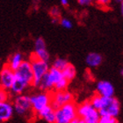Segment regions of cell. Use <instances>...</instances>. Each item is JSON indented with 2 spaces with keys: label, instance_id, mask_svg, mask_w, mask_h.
Instances as JSON below:
<instances>
[{
  "label": "cell",
  "instance_id": "cell-1",
  "mask_svg": "<svg viewBox=\"0 0 123 123\" xmlns=\"http://www.w3.org/2000/svg\"><path fill=\"white\" fill-rule=\"evenodd\" d=\"M14 81L10 88V94L13 96L24 94L30 86L33 79L32 66L29 60H24L18 69L14 71Z\"/></svg>",
  "mask_w": 123,
  "mask_h": 123
},
{
  "label": "cell",
  "instance_id": "cell-2",
  "mask_svg": "<svg viewBox=\"0 0 123 123\" xmlns=\"http://www.w3.org/2000/svg\"><path fill=\"white\" fill-rule=\"evenodd\" d=\"M13 98V110L17 114L24 116L27 119L33 118L35 115L32 109L30 102V96L27 94H20L14 96Z\"/></svg>",
  "mask_w": 123,
  "mask_h": 123
},
{
  "label": "cell",
  "instance_id": "cell-3",
  "mask_svg": "<svg viewBox=\"0 0 123 123\" xmlns=\"http://www.w3.org/2000/svg\"><path fill=\"white\" fill-rule=\"evenodd\" d=\"M121 113V102L115 97L104 98L102 97L101 107L98 110L100 117L108 116L117 118Z\"/></svg>",
  "mask_w": 123,
  "mask_h": 123
},
{
  "label": "cell",
  "instance_id": "cell-4",
  "mask_svg": "<svg viewBox=\"0 0 123 123\" xmlns=\"http://www.w3.org/2000/svg\"><path fill=\"white\" fill-rule=\"evenodd\" d=\"M29 61L31 62V66H32V70H33V75L32 86L34 88H38L39 84L41 82V78L43 77V76L46 74L47 72L49 71L50 67L49 65V62H43L41 61V60L38 59V58H36L33 55V54L31 55Z\"/></svg>",
  "mask_w": 123,
  "mask_h": 123
},
{
  "label": "cell",
  "instance_id": "cell-5",
  "mask_svg": "<svg viewBox=\"0 0 123 123\" xmlns=\"http://www.w3.org/2000/svg\"><path fill=\"white\" fill-rule=\"evenodd\" d=\"M77 117L81 118L85 123H98L100 115L98 111L96 110L91 103L85 101L77 106Z\"/></svg>",
  "mask_w": 123,
  "mask_h": 123
},
{
  "label": "cell",
  "instance_id": "cell-6",
  "mask_svg": "<svg viewBox=\"0 0 123 123\" xmlns=\"http://www.w3.org/2000/svg\"><path fill=\"white\" fill-rule=\"evenodd\" d=\"M77 105L73 101L65 104L58 109L55 110V123H69L77 116Z\"/></svg>",
  "mask_w": 123,
  "mask_h": 123
},
{
  "label": "cell",
  "instance_id": "cell-7",
  "mask_svg": "<svg viewBox=\"0 0 123 123\" xmlns=\"http://www.w3.org/2000/svg\"><path fill=\"white\" fill-rule=\"evenodd\" d=\"M51 92H36L30 96V102L33 113H37L39 111L50 105Z\"/></svg>",
  "mask_w": 123,
  "mask_h": 123
},
{
  "label": "cell",
  "instance_id": "cell-8",
  "mask_svg": "<svg viewBox=\"0 0 123 123\" xmlns=\"http://www.w3.org/2000/svg\"><path fill=\"white\" fill-rule=\"evenodd\" d=\"M74 101V96L69 91H54L51 92L50 105L55 110L58 109L65 104Z\"/></svg>",
  "mask_w": 123,
  "mask_h": 123
},
{
  "label": "cell",
  "instance_id": "cell-9",
  "mask_svg": "<svg viewBox=\"0 0 123 123\" xmlns=\"http://www.w3.org/2000/svg\"><path fill=\"white\" fill-rule=\"evenodd\" d=\"M14 71L5 64L0 69V87L9 91L14 81Z\"/></svg>",
  "mask_w": 123,
  "mask_h": 123
},
{
  "label": "cell",
  "instance_id": "cell-10",
  "mask_svg": "<svg viewBox=\"0 0 123 123\" xmlns=\"http://www.w3.org/2000/svg\"><path fill=\"white\" fill-rule=\"evenodd\" d=\"M96 92L97 94L100 97L111 98L114 97V86L112 85V83L106 80H100L96 85Z\"/></svg>",
  "mask_w": 123,
  "mask_h": 123
},
{
  "label": "cell",
  "instance_id": "cell-11",
  "mask_svg": "<svg viewBox=\"0 0 123 123\" xmlns=\"http://www.w3.org/2000/svg\"><path fill=\"white\" fill-rule=\"evenodd\" d=\"M14 110H13L12 103L10 101L0 102V121L5 122L8 121L13 116Z\"/></svg>",
  "mask_w": 123,
  "mask_h": 123
},
{
  "label": "cell",
  "instance_id": "cell-12",
  "mask_svg": "<svg viewBox=\"0 0 123 123\" xmlns=\"http://www.w3.org/2000/svg\"><path fill=\"white\" fill-rule=\"evenodd\" d=\"M40 119H43L44 121H46L48 123H55V109L49 105L41 111H39L38 113H35Z\"/></svg>",
  "mask_w": 123,
  "mask_h": 123
},
{
  "label": "cell",
  "instance_id": "cell-13",
  "mask_svg": "<svg viewBox=\"0 0 123 123\" xmlns=\"http://www.w3.org/2000/svg\"><path fill=\"white\" fill-rule=\"evenodd\" d=\"M102 55L97 52H91L85 58V62L87 64V66L90 68H97L102 63Z\"/></svg>",
  "mask_w": 123,
  "mask_h": 123
},
{
  "label": "cell",
  "instance_id": "cell-14",
  "mask_svg": "<svg viewBox=\"0 0 123 123\" xmlns=\"http://www.w3.org/2000/svg\"><path fill=\"white\" fill-rule=\"evenodd\" d=\"M24 55L19 52H16L14 54L12 55V56L9 58L7 63H5L10 69H12L13 71H15L16 69H18L19 65L22 63V62L24 61Z\"/></svg>",
  "mask_w": 123,
  "mask_h": 123
},
{
  "label": "cell",
  "instance_id": "cell-15",
  "mask_svg": "<svg viewBox=\"0 0 123 123\" xmlns=\"http://www.w3.org/2000/svg\"><path fill=\"white\" fill-rule=\"evenodd\" d=\"M47 76H48V77L50 80V82L52 83V85H54V86L55 85V84L57 82H59L62 78H63V76L62 74V71L55 69L53 67L49 68V71L47 72Z\"/></svg>",
  "mask_w": 123,
  "mask_h": 123
},
{
  "label": "cell",
  "instance_id": "cell-16",
  "mask_svg": "<svg viewBox=\"0 0 123 123\" xmlns=\"http://www.w3.org/2000/svg\"><path fill=\"white\" fill-rule=\"evenodd\" d=\"M62 76H63L65 79L68 80L69 82H70L77 76V69H76L74 65H72V64H70L69 62V64L62 70Z\"/></svg>",
  "mask_w": 123,
  "mask_h": 123
},
{
  "label": "cell",
  "instance_id": "cell-17",
  "mask_svg": "<svg viewBox=\"0 0 123 123\" xmlns=\"http://www.w3.org/2000/svg\"><path fill=\"white\" fill-rule=\"evenodd\" d=\"M33 54L36 58H38V59L41 60V61L43 62H49V60H50V55H49V51L47 50V49L34 50V52H33Z\"/></svg>",
  "mask_w": 123,
  "mask_h": 123
},
{
  "label": "cell",
  "instance_id": "cell-18",
  "mask_svg": "<svg viewBox=\"0 0 123 123\" xmlns=\"http://www.w3.org/2000/svg\"><path fill=\"white\" fill-rule=\"evenodd\" d=\"M69 64V62L67 61L65 58H62V57H57L54 60L53 62V68L58 69L60 71H62V69L65 68Z\"/></svg>",
  "mask_w": 123,
  "mask_h": 123
},
{
  "label": "cell",
  "instance_id": "cell-19",
  "mask_svg": "<svg viewBox=\"0 0 123 123\" xmlns=\"http://www.w3.org/2000/svg\"><path fill=\"white\" fill-rule=\"evenodd\" d=\"M89 102L91 103V105L96 109V110H99L101 107V104H102V97H100L99 95L95 94L94 96H92V98L89 100Z\"/></svg>",
  "mask_w": 123,
  "mask_h": 123
},
{
  "label": "cell",
  "instance_id": "cell-20",
  "mask_svg": "<svg viewBox=\"0 0 123 123\" xmlns=\"http://www.w3.org/2000/svg\"><path fill=\"white\" fill-rule=\"evenodd\" d=\"M69 81L65 78H62L59 82H57L54 86V91H65L67 90V87L69 85Z\"/></svg>",
  "mask_w": 123,
  "mask_h": 123
},
{
  "label": "cell",
  "instance_id": "cell-21",
  "mask_svg": "<svg viewBox=\"0 0 123 123\" xmlns=\"http://www.w3.org/2000/svg\"><path fill=\"white\" fill-rule=\"evenodd\" d=\"M113 0H93V4L101 9H108Z\"/></svg>",
  "mask_w": 123,
  "mask_h": 123
},
{
  "label": "cell",
  "instance_id": "cell-22",
  "mask_svg": "<svg viewBox=\"0 0 123 123\" xmlns=\"http://www.w3.org/2000/svg\"><path fill=\"white\" fill-rule=\"evenodd\" d=\"M47 49L46 42L42 37H38L34 41V50H39V49Z\"/></svg>",
  "mask_w": 123,
  "mask_h": 123
},
{
  "label": "cell",
  "instance_id": "cell-23",
  "mask_svg": "<svg viewBox=\"0 0 123 123\" xmlns=\"http://www.w3.org/2000/svg\"><path fill=\"white\" fill-rule=\"evenodd\" d=\"M10 92L5 89L0 87V102H5V101H9L10 99Z\"/></svg>",
  "mask_w": 123,
  "mask_h": 123
},
{
  "label": "cell",
  "instance_id": "cell-24",
  "mask_svg": "<svg viewBox=\"0 0 123 123\" xmlns=\"http://www.w3.org/2000/svg\"><path fill=\"white\" fill-rule=\"evenodd\" d=\"M98 123H120L117 118L108 117V116H102L100 117Z\"/></svg>",
  "mask_w": 123,
  "mask_h": 123
},
{
  "label": "cell",
  "instance_id": "cell-25",
  "mask_svg": "<svg viewBox=\"0 0 123 123\" xmlns=\"http://www.w3.org/2000/svg\"><path fill=\"white\" fill-rule=\"evenodd\" d=\"M60 24H61V26L65 29H71L72 27H73V23L69 20V18H61Z\"/></svg>",
  "mask_w": 123,
  "mask_h": 123
},
{
  "label": "cell",
  "instance_id": "cell-26",
  "mask_svg": "<svg viewBox=\"0 0 123 123\" xmlns=\"http://www.w3.org/2000/svg\"><path fill=\"white\" fill-rule=\"evenodd\" d=\"M49 13L51 15L52 18H59L60 15H61V11H60V8L57 7V6H54L52 7L49 11Z\"/></svg>",
  "mask_w": 123,
  "mask_h": 123
},
{
  "label": "cell",
  "instance_id": "cell-27",
  "mask_svg": "<svg viewBox=\"0 0 123 123\" xmlns=\"http://www.w3.org/2000/svg\"><path fill=\"white\" fill-rule=\"evenodd\" d=\"M81 6H89L93 4V0H77Z\"/></svg>",
  "mask_w": 123,
  "mask_h": 123
},
{
  "label": "cell",
  "instance_id": "cell-28",
  "mask_svg": "<svg viewBox=\"0 0 123 123\" xmlns=\"http://www.w3.org/2000/svg\"><path fill=\"white\" fill-rule=\"evenodd\" d=\"M69 123H85V122H84V121H83L82 119L79 118V117H77V116L76 118L73 119V120H72V121H70Z\"/></svg>",
  "mask_w": 123,
  "mask_h": 123
},
{
  "label": "cell",
  "instance_id": "cell-29",
  "mask_svg": "<svg viewBox=\"0 0 123 123\" xmlns=\"http://www.w3.org/2000/svg\"><path fill=\"white\" fill-rule=\"evenodd\" d=\"M60 2H61V4L62 5H64V6H67V5H68V4H69V0H60Z\"/></svg>",
  "mask_w": 123,
  "mask_h": 123
},
{
  "label": "cell",
  "instance_id": "cell-30",
  "mask_svg": "<svg viewBox=\"0 0 123 123\" xmlns=\"http://www.w3.org/2000/svg\"><path fill=\"white\" fill-rule=\"evenodd\" d=\"M59 22V18H52V23L56 24Z\"/></svg>",
  "mask_w": 123,
  "mask_h": 123
},
{
  "label": "cell",
  "instance_id": "cell-31",
  "mask_svg": "<svg viewBox=\"0 0 123 123\" xmlns=\"http://www.w3.org/2000/svg\"><path fill=\"white\" fill-rule=\"evenodd\" d=\"M121 12L123 14V4H121Z\"/></svg>",
  "mask_w": 123,
  "mask_h": 123
},
{
  "label": "cell",
  "instance_id": "cell-32",
  "mask_svg": "<svg viewBox=\"0 0 123 123\" xmlns=\"http://www.w3.org/2000/svg\"><path fill=\"white\" fill-rule=\"evenodd\" d=\"M114 1L119 3V4H122V2H123V0H114Z\"/></svg>",
  "mask_w": 123,
  "mask_h": 123
},
{
  "label": "cell",
  "instance_id": "cell-33",
  "mask_svg": "<svg viewBox=\"0 0 123 123\" xmlns=\"http://www.w3.org/2000/svg\"><path fill=\"white\" fill-rule=\"evenodd\" d=\"M1 67H2V65H1V62H0V69H1Z\"/></svg>",
  "mask_w": 123,
  "mask_h": 123
},
{
  "label": "cell",
  "instance_id": "cell-34",
  "mask_svg": "<svg viewBox=\"0 0 123 123\" xmlns=\"http://www.w3.org/2000/svg\"><path fill=\"white\" fill-rule=\"evenodd\" d=\"M35 1H39V0H35Z\"/></svg>",
  "mask_w": 123,
  "mask_h": 123
}]
</instances>
